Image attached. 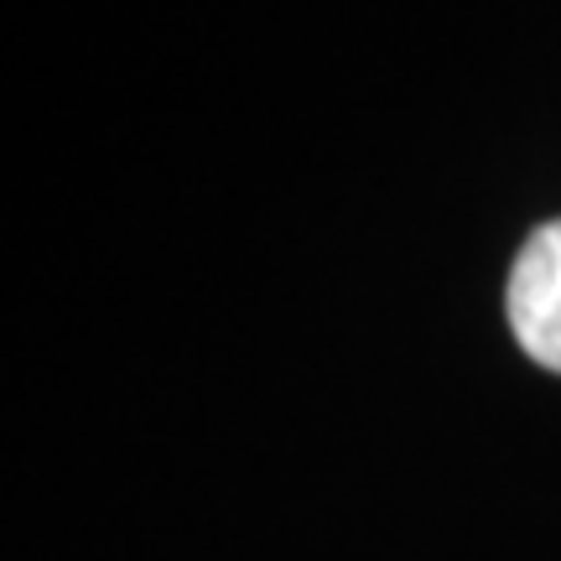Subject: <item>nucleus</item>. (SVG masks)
I'll return each instance as SVG.
<instances>
[{
  "label": "nucleus",
  "instance_id": "nucleus-1",
  "mask_svg": "<svg viewBox=\"0 0 561 561\" xmlns=\"http://www.w3.org/2000/svg\"><path fill=\"white\" fill-rule=\"evenodd\" d=\"M510 328L530 359L561 375V219L541 224L515 255Z\"/></svg>",
  "mask_w": 561,
  "mask_h": 561
}]
</instances>
